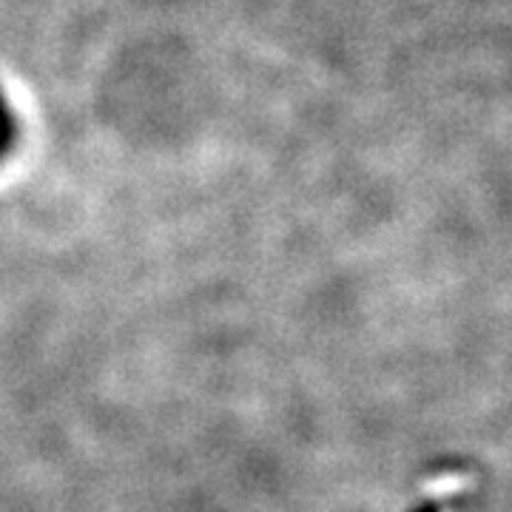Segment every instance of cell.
<instances>
[{"label":"cell","mask_w":512,"mask_h":512,"mask_svg":"<svg viewBox=\"0 0 512 512\" xmlns=\"http://www.w3.org/2000/svg\"><path fill=\"white\" fill-rule=\"evenodd\" d=\"M15 143H18V120H15L12 109H9L6 94L0 89V160L15 148Z\"/></svg>","instance_id":"obj_1"},{"label":"cell","mask_w":512,"mask_h":512,"mask_svg":"<svg viewBox=\"0 0 512 512\" xmlns=\"http://www.w3.org/2000/svg\"><path fill=\"white\" fill-rule=\"evenodd\" d=\"M416 512H439V504H421Z\"/></svg>","instance_id":"obj_2"}]
</instances>
